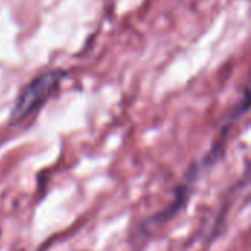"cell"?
Masks as SVG:
<instances>
[{"label": "cell", "mask_w": 251, "mask_h": 251, "mask_svg": "<svg viewBox=\"0 0 251 251\" xmlns=\"http://www.w3.org/2000/svg\"><path fill=\"white\" fill-rule=\"evenodd\" d=\"M65 78L63 71H47L29 81L19 93L12 112L10 122L19 124L21 121L37 112L59 88L62 79Z\"/></svg>", "instance_id": "cell-1"}]
</instances>
